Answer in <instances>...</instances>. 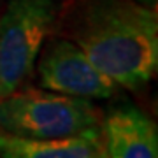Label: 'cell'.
Listing matches in <instances>:
<instances>
[{"mask_svg": "<svg viewBox=\"0 0 158 158\" xmlns=\"http://www.w3.org/2000/svg\"><path fill=\"white\" fill-rule=\"evenodd\" d=\"M102 113L91 100L25 86L0 97V132L28 139H58L100 132Z\"/></svg>", "mask_w": 158, "mask_h": 158, "instance_id": "cell-2", "label": "cell"}, {"mask_svg": "<svg viewBox=\"0 0 158 158\" xmlns=\"http://www.w3.org/2000/svg\"><path fill=\"white\" fill-rule=\"evenodd\" d=\"M0 158H107L100 132L58 139H28L0 132Z\"/></svg>", "mask_w": 158, "mask_h": 158, "instance_id": "cell-6", "label": "cell"}, {"mask_svg": "<svg viewBox=\"0 0 158 158\" xmlns=\"http://www.w3.org/2000/svg\"><path fill=\"white\" fill-rule=\"evenodd\" d=\"M35 69L42 88L77 98H111L119 88L76 42L60 34H53L44 40Z\"/></svg>", "mask_w": 158, "mask_h": 158, "instance_id": "cell-4", "label": "cell"}, {"mask_svg": "<svg viewBox=\"0 0 158 158\" xmlns=\"http://www.w3.org/2000/svg\"><path fill=\"white\" fill-rule=\"evenodd\" d=\"M67 0H9L0 16V97L27 85Z\"/></svg>", "mask_w": 158, "mask_h": 158, "instance_id": "cell-3", "label": "cell"}, {"mask_svg": "<svg viewBox=\"0 0 158 158\" xmlns=\"http://www.w3.org/2000/svg\"><path fill=\"white\" fill-rule=\"evenodd\" d=\"M119 88L141 91L158 69V18L137 0H67L56 32Z\"/></svg>", "mask_w": 158, "mask_h": 158, "instance_id": "cell-1", "label": "cell"}, {"mask_svg": "<svg viewBox=\"0 0 158 158\" xmlns=\"http://www.w3.org/2000/svg\"><path fill=\"white\" fill-rule=\"evenodd\" d=\"M100 137L107 158H158L156 125L132 104L121 102L102 114Z\"/></svg>", "mask_w": 158, "mask_h": 158, "instance_id": "cell-5", "label": "cell"}]
</instances>
